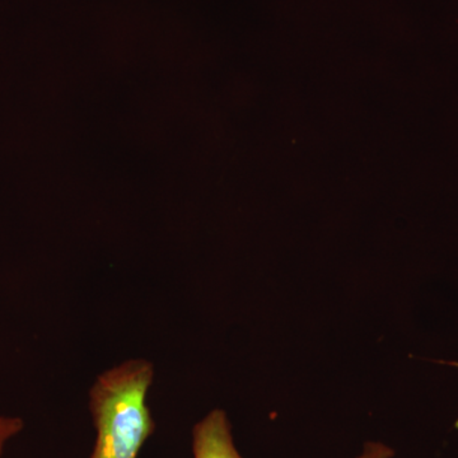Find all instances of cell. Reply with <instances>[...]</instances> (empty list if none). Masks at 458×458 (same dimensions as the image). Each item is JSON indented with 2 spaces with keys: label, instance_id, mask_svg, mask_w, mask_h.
<instances>
[{
  "label": "cell",
  "instance_id": "obj_1",
  "mask_svg": "<svg viewBox=\"0 0 458 458\" xmlns=\"http://www.w3.org/2000/svg\"><path fill=\"white\" fill-rule=\"evenodd\" d=\"M155 367L135 358L105 370L89 390V411L96 429L89 458H138L155 433L147 403Z\"/></svg>",
  "mask_w": 458,
  "mask_h": 458
},
{
  "label": "cell",
  "instance_id": "obj_2",
  "mask_svg": "<svg viewBox=\"0 0 458 458\" xmlns=\"http://www.w3.org/2000/svg\"><path fill=\"white\" fill-rule=\"evenodd\" d=\"M194 458H243L234 445L225 410H212L192 429Z\"/></svg>",
  "mask_w": 458,
  "mask_h": 458
},
{
  "label": "cell",
  "instance_id": "obj_3",
  "mask_svg": "<svg viewBox=\"0 0 458 458\" xmlns=\"http://www.w3.org/2000/svg\"><path fill=\"white\" fill-rule=\"evenodd\" d=\"M23 428H25V423L22 419L0 414V458L4 454L9 443L22 432Z\"/></svg>",
  "mask_w": 458,
  "mask_h": 458
},
{
  "label": "cell",
  "instance_id": "obj_4",
  "mask_svg": "<svg viewBox=\"0 0 458 458\" xmlns=\"http://www.w3.org/2000/svg\"><path fill=\"white\" fill-rule=\"evenodd\" d=\"M394 451L384 443L369 442L364 445V450L357 458H393Z\"/></svg>",
  "mask_w": 458,
  "mask_h": 458
},
{
  "label": "cell",
  "instance_id": "obj_5",
  "mask_svg": "<svg viewBox=\"0 0 458 458\" xmlns=\"http://www.w3.org/2000/svg\"><path fill=\"white\" fill-rule=\"evenodd\" d=\"M447 364H450V366H457L458 367V363H454V361H450V363H447Z\"/></svg>",
  "mask_w": 458,
  "mask_h": 458
}]
</instances>
